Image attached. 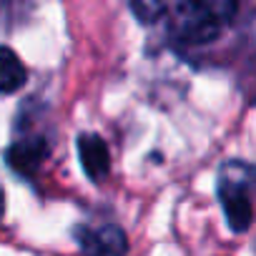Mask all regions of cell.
Masks as SVG:
<instances>
[{"mask_svg":"<svg viewBox=\"0 0 256 256\" xmlns=\"http://www.w3.org/2000/svg\"><path fill=\"white\" fill-rule=\"evenodd\" d=\"M50 154V146L43 136H28V138H18L8 146L6 151V164L10 171H16L23 178H33L40 166L46 164Z\"/></svg>","mask_w":256,"mask_h":256,"instance_id":"cell-3","label":"cell"},{"mask_svg":"<svg viewBox=\"0 0 256 256\" xmlns=\"http://www.w3.org/2000/svg\"><path fill=\"white\" fill-rule=\"evenodd\" d=\"M166 10H168V0H131V13L144 26L161 20L166 16Z\"/></svg>","mask_w":256,"mask_h":256,"instance_id":"cell-7","label":"cell"},{"mask_svg":"<svg viewBox=\"0 0 256 256\" xmlns=\"http://www.w3.org/2000/svg\"><path fill=\"white\" fill-rule=\"evenodd\" d=\"M216 196L224 218L234 234H244L256 214V166L246 161H226L216 176Z\"/></svg>","mask_w":256,"mask_h":256,"instance_id":"cell-2","label":"cell"},{"mask_svg":"<svg viewBox=\"0 0 256 256\" xmlns=\"http://www.w3.org/2000/svg\"><path fill=\"white\" fill-rule=\"evenodd\" d=\"M238 0H178L171 18V36L181 46H208L236 18Z\"/></svg>","mask_w":256,"mask_h":256,"instance_id":"cell-1","label":"cell"},{"mask_svg":"<svg viewBox=\"0 0 256 256\" xmlns=\"http://www.w3.org/2000/svg\"><path fill=\"white\" fill-rule=\"evenodd\" d=\"M26 80H28V70L18 58V53L8 46H0V93L3 96L18 93L26 86Z\"/></svg>","mask_w":256,"mask_h":256,"instance_id":"cell-6","label":"cell"},{"mask_svg":"<svg viewBox=\"0 0 256 256\" xmlns=\"http://www.w3.org/2000/svg\"><path fill=\"white\" fill-rule=\"evenodd\" d=\"M78 156H80V166L86 171V176L90 181H100L108 176L110 171V151L108 144L98 136V134H80L76 141Z\"/></svg>","mask_w":256,"mask_h":256,"instance_id":"cell-5","label":"cell"},{"mask_svg":"<svg viewBox=\"0 0 256 256\" xmlns=\"http://www.w3.org/2000/svg\"><path fill=\"white\" fill-rule=\"evenodd\" d=\"M254 251H256V244H254Z\"/></svg>","mask_w":256,"mask_h":256,"instance_id":"cell-9","label":"cell"},{"mask_svg":"<svg viewBox=\"0 0 256 256\" xmlns=\"http://www.w3.org/2000/svg\"><path fill=\"white\" fill-rule=\"evenodd\" d=\"M3 216H6V191L0 186V221H3Z\"/></svg>","mask_w":256,"mask_h":256,"instance_id":"cell-8","label":"cell"},{"mask_svg":"<svg viewBox=\"0 0 256 256\" xmlns=\"http://www.w3.org/2000/svg\"><path fill=\"white\" fill-rule=\"evenodd\" d=\"M73 234L86 256H126L128 251V238L120 226H100V228L78 226Z\"/></svg>","mask_w":256,"mask_h":256,"instance_id":"cell-4","label":"cell"}]
</instances>
